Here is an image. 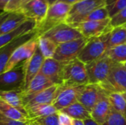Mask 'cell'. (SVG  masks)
<instances>
[{
  "label": "cell",
  "mask_w": 126,
  "mask_h": 125,
  "mask_svg": "<svg viewBox=\"0 0 126 125\" xmlns=\"http://www.w3.org/2000/svg\"><path fill=\"white\" fill-rule=\"evenodd\" d=\"M71 6V4L62 1H58L49 5L44 20L35 28L38 37L42 36L52 28L65 23Z\"/></svg>",
  "instance_id": "obj_1"
},
{
  "label": "cell",
  "mask_w": 126,
  "mask_h": 125,
  "mask_svg": "<svg viewBox=\"0 0 126 125\" xmlns=\"http://www.w3.org/2000/svg\"><path fill=\"white\" fill-rule=\"evenodd\" d=\"M110 32H109L98 37L89 38L79 54L78 59L86 65L103 56L109 49Z\"/></svg>",
  "instance_id": "obj_2"
},
{
  "label": "cell",
  "mask_w": 126,
  "mask_h": 125,
  "mask_svg": "<svg viewBox=\"0 0 126 125\" xmlns=\"http://www.w3.org/2000/svg\"><path fill=\"white\" fill-rule=\"evenodd\" d=\"M61 81L63 85H84L89 84V77L86 64L76 58L64 63Z\"/></svg>",
  "instance_id": "obj_3"
},
{
  "label": "cell",
  "mask_w": 126,
  "mask_h": 125,
  "mask_svg": "<svg viewBox=\"0 0 126 125\" xmlns=\"http://www.w3.org/2000/svg\"><path fill=\"white\" fill-rule=\"evenodd\" d=\"M106 0H80L71 6L65 23L74 25L83 20L94 10L105 6Z\"/></svg>",
  "instance_id": "obj_4"
},
{
  "label": "cell",
  "mask_w": 126,
  "mask_h": 125,
  "mask_svg": "<svg viewBox=\"0 0 126 125\" xmlns=\"http://www.w3.org/2000/svg\"><path fill=\"white\" fill-rule=\"evenodd\" d=\"M108 94L126 92V70L123 63L114 62L107 79L99 84Z\"/></svg>",
  "instance_id": "obj_5"
},
{
  "label": "cell",
  "mask_w": 126,
  "mask_h": 125,
  "mask_svg": "<svg viewBox=\"0 0 126 125\" xmlns=\"http://www.w3.org/2000/svg\"><path fill=\"white\" fill-rule=\"evenodd\" d=\"M27 61V60L20 63L12 70L0 74V91H24Z\"/></svg>",
  "instance_id": "obj_6"
},
{
  "label": "cell",
  "mask_w": 126,
  "mask_h": 125,
  "mask_svg": "<svg viewBox=\"0 0 126 125\" xmlns=\"http://www.w3.org/2000/svg\"><path fill=\"white\" fill-rule=\"evenodd\" d=\"M89 38H81L58 45L53 58L62 63H69L78 58Z\"/></svg>",
  "instance_id": "obj_7"
},
{
  "label": "cell",
  "mask_w": 126,
  "mask_h": 125,
  "mask_svg": "<svg viewBox=\"0 0 126 125\" xmlns=\"http://www.w3.org/2000/svg\"><path fill=\"white\" fill-rule=\"evenodd\" d=\"M114 62L105 54L100 58L86 65L89 83L100 84L104 82L110 72Z\"/></svg>",
  "instance_id": "obj_8"
},
{
  "label": "cell",
  "mask_w": 126,
  "mask_h": 125,
  "mask_svg": "<svg viewBox=\"0 0 126 125\" xmlns=\"http://www.w3.org/2000/svg\"><path fill=\"white\" fill-rule=\"evenodd\" d=\"M49 7L47 0H27L18 13L24 15L27 19L34 21L37 27L44 20Z\"/></svg>",
  "instance_id": "obj_9"
},
{
  "label": "cell",
  "mask_w": 126,
  "mask_h": 125,
  "mask_svg": "<svg viewBox=\"0 0 126 125\" xmlns=\"http://www.w3.org/2000/svg\"><path fill=\"white\" fill-rule=\"evenodd\" d=\"M84 85H60L57 91L56 97L52 103L58 111L78 102L79 96Z\"/></svg>",
  "instance_id": "obj_10"
},
{
  "label": "cell",
  "mask_w": 126,
  "mask_h": 125,
  "mask_svg": "<svg viewBox=\"0 0 126 125\" xmlns=\"http://www.w3.org/2000/svg\"><path fill=\"white\" fill-rule=\"evenodd\" d=\"M41 37L47 38L58 45L83 38L76 28L66 23H62L52 28Z\"/></svg>",
  "instance_id": "obj_11"
},
{
  "label": "cell",
  "mask_w": 126,
  "mask_h": 125,
  "mask_svg": "<svg viewBox=\"0 0 126 125\" xmlns=\"http://www.w3.org/2000/svg\"><path fill=\"white\" fill-rule=\"evenodd\" d=\"M38 37L36 36L18 46L14 51L7 62L4 72H7L12 70L20 63L31 58L38 48Z\"/></svg>",
  "instance_id": "obj_12"
},
{
  "label": "cell",
  "mask_w": 126,
  "mask_h": 125,
  "mask_svg": "<svg viewBox=\"0 0 126 125\" xmlns=\"http://www.w3.org/2000/svg\"><path fill=\"white\" fill-rule=\"evenodd\" d=\"M110 21L111 18L103 21H84L71 26L76 28L84 38H92L111 32L113 28L110 24Z\"/></svg>",
  "instance_id": "obj_13"
},
{
  "label": "cell",
  "mask_w": 126,
  "mask_h": 125,
  "mask_svg": "<svg viewBox=\"0 0 126 125\" xmlns=\"http://www.w3.org/2000/svg\"><path fill=\"white\" fill-rule=\"evenodd\" d=\"M108 96L107 92L99 84L89 83L84 86L78 102L81 103L91 112L94 105L101 99Z\"/></svg>",
  "instance_id": "obj_14"
},
{
  "label": "cell",
  "mask_w": 126,
  "mask_h": 125,
  "mask_svg": "<svg viewBox=\"0 0 126 125\" xmlns=\"http://www.w3.org/2000/svg\"><path fill=\"white\" fill-rule=\"evenodd\" d=\"M60 85H54L41 91L23 96V103L25 109L37 105H52Z\"/></svg>",
  "instance_id": "obj_15"
},
{
  "label": "cell",
  "mask_w": 126,
  "mask_h": 125,
  "mask_svg": "<svg viewBox=\"0 0 126 125\" xmlns=\"http://www.w3.org/2000/svg\"><path fill=\"white\" fill-rule=\"evenodd\" d=\"M36 36H38L37 32L35 29H34L30 32H28L27 34H24L15 38L9 43H7V45L0 49V74L4 73V68L14 51L18 46H20L23 43L27 42L28 41L32 39Z\"/></svg>",
  "instance_id": "obj_16"
},
{
  "label": "cell",
  "mask_w": 126,
  "mask_h": 125,
  "mask_svg": "<svg viewBox=\"0 0 126 125\" xmlns=\"http://www.w3.org/2000/svg\"><path fill=\"white\" fill-rule=\"evenodd\" d=\"M45 58L41 54L38 46L36 49L34 55L32 57L27 61L26 71H25V77H24V91L28 87L29 84L32 81V80L40 72L43 63Z\"/></svg>",
  "instance_id": "obj_17"
},
{
  "label": "cell",
  "mask_w": 126,
  "mask_h": 125,
  "mask_svg": "<svg viewBox=\"0 0 126 125\" xmlns=\"http://www.w3.org/2000/svg\"><path fill=\"white\" fill-rule=\"evenodd\" d=\"M63 64L54 58H47L44 60L39 73L50 79L55 85H61V74Z\"/></svg>",
  "instance_id": "obj_18"
},
{
  "label": "cell",
  "mask_w": 126,
  "mask_h": 125,
  "mask_svg": "<svg viewBox=\"0 0 126 125\" xmlns=\"http://www.w3.org/2000/svg\"><path fill=\"white\" fill-rule=\"evenodd\" d=\"M35 27L36 24L34 21L27 19L22 24H21L15 30L0 36V49L7 45V43H9L15 38L33 31L34 29H35Z\"/></svg>",
  "instance_id": "obj_19"
},
{
  "label": "cell",
  "mask_w": 126,
  "mask_h": 125,
  "mask_svg": "<svg viewBox=\"0 0 126 125\" xmlns=\"http://www.w3.org/2000/svg\"><path fill=\"white\" fill-rule=\"evenodd\" d=\"M112 107L108 97L101 99L91 111V118L99 125H103L111 113Z\"/></svg>",
  "instance_id": "obj_20"
},
{
  "label": "cell",
  "mask_w": 126,
  "mask_h": 125,
  "mask_svg": "<svg viewBox=\"0 0 126 125\" xmlns=\"http://www.w3.org/2000/svg\"><path fill=\"white\" fill-rule=\"evenodd\" d=\"M0 99L16 108L24 114L27 115L23 103V90H14L8 91H0Z\"/></svg>",
  "instance_id": "obj_21"
},
{
  "label": "cell",
  "mask_w": 126,
  "mask_h": 125,
  "mask_svg": "<svg viewBox=\"0 0 126 125\" xmlns=\"http://www.w3.org/2000/svg\"><path fill=\"white\" fill-rule=\"evenodd\" d=\"M55 85L50 79L38 73L30 82L28 87L23 91V96H28L43 90H45Z\"/></svg>",
  "instance_id": "obj_22"
},
{
  "label": "cell",
  "mask_w": 126,
  "mask_h": 125,
  "mask_svg": "<svg viewBox=\"0 0 126 125\" xmlns=\"http://www.w3.org/2000/svg\"><path fill=\"white\" fill-rule=\"evenodd\" d=\"M27 20L26 17L19 13H11L0 25V36L7 34L22 24Z\"/></svg>",
  "instance_id": "obj_23"
},
{
  "label": "cell",
  "mask_w": 126,
  "mask_h": 125,
  "mask_svg": "<svg viewBox=\"0 0 126 125\" xmlns=\"http://www.w3.org/2000/svg\"><path fill=\"white\" fill-rule=\"evenodd\" d=\"M60 112L68 115L73 119L85 121L92 119L91 112L79 102H76L72 104L71 105L61 110Z\"/></svg>",
  "instance_id": "obj_24"
},
{
  "label": "cell",
  "mask_w": 126,
  "mask_h": 125,
  "mask_svg": "<svg viewBox=\"0 0 126 125\" xmlns=\"http://www.w3.org/2000/svg\"><path fill=\"white\" fill-rule=\"evenodd\" d=\"M26 111L30 120L48 116L58 112L53 105H37L27 108Z\"/></svg>",
  "instance_id": "obj_25"
},
{
  "label": "cell",
  "mask_w": 126,
  "mask_h": 125,
  "mask_svg": "<svg viewBox=\"0 0 126 125\" xmlns=\"http://www.w3.org/2000/svg\"><path fill=\"white\" fill-rule=\"evenodd\" d=\"M0 113L4 116L19 122H29L27 115L24 114L16 108L11 106L4 101L0 99Z\"/></svg>",
  "instance_id": "obj_26"
},
{
  "label": "cell",
  "mask_w": 126,
  "mask_h": 125,
  "mask_svg": "<svg viewBox=\"0 0 126 125\" xmlns=\"http://www.w3.org/2000/svg\"><path fill=\"white\" fill-rule=\"evenodd\" d=\"M38 46L44 57L47 59L53 58L58 47V44L47 38L39 37L38 38Z\"/></svg>",
  "instance_id": "obj_27"
},
{
  "label": "cell",
  "mask_w": 126,
  "mask_h": 125,
  "mask_svg": "<svg viewBox=\"0 0 126 125\" xmlns=\"http://www.w3.org/2000/svg\"><path fill=\"white\" fill-rule=\"evenodd\" d=\"M126 43V29L124 26L114 27L111 32L109 41V49Z\"/></svg>",
  "instance_id": "obj_28"
},
{
  "label": "cell",
  "mask_w": 126,
  "mask_h": 125,
  "mask_svg": "<svg viewBox=\"0 0 126 125\" xmlns=\"http://www.w3.org/2000/svg\"><path fill=\"white\" fill-rule=\"evenodd\" d=\"M106 55L116 63H123L126 62V43L109 49Z\"/></svg>",
  "instance_id": "obj_29"
},
{
  "label": "cell",
  "mask_w": 126,
  "mask_h": 125,
  "mask_svg": "<svg viewBox=\"0 0 126 125\" xmlns=\"http://www.w3.org/2000/svg\"><path fill=\"white\" fill-rule=\"evenodd\" d=\"M108 99L113 109L123 114L124 113L126 108V100L123 94L118 92L111 93L109 94Z\"/></svg>",
  "instance_id": "obj_30"
},
{
  "label": "cell",
  "mask_w": 126,
  "mask_h": 125,
  "mask_svg": "<svg viewBox=\"0 0 126 125\" xmlns=\"http://www.w3.org/2000/svg\"><path fill=\"white\" fill-rule=\"evenodd\" d=\"M105 4L110 18L126 7V0H106Z\"/></svg>",
  "instance_id": "obj_31"
},
{
  "label": "cell",
  "mask_w": 126,
  "mask_h": 125,
  "mask_svg": "<svg viewBox=\"0 0 126 125\" xmlns=\"http://www.w3.org/2000/svg\"><path fill=\"white\" fill-rule=\"evenodd\" d=\"M110 18L109 12L105 6H103L101 7H99L94 11H92L84 20V21H103Z\"/></svg>",
  "instance_id": "obj_32"
},
{
  "label": "cell",
  "mask_w": 126,
  "mask_h": 125,
  "mask_svg": "<svg viewBox=\"0 0 126 125\" xmlns=\"http://www.w3.org/2000/svg\"><path fill=\"white\" fill-rule=\"evenodd\" d=\"M103 125H126V120L123 113L112 108L111 113Z\"/></svg>",
  "instance_id": "obj_33"
},
{
  "label": "cell",
  "mask_w": 126,
  "mask_h": 125,
  "mask_svg": "<svg viewBox=\"0 0 126 125\" xmlns=\"http://www.w3.org/2000/svg\"><path fill=\"white\" fill-rule=\"evenodd\" d=\"M110 24L112 28L126 24V7L111 18Z\"/></svg>",
  "instance_id": "obj_34"
},
{
  "label": "cell",
  "mask_w": 126,
  "mask_h": 125,
  "mask_svg": "<svg viewBox=\"0 0 126 125\" xmlns=\"http://www.w3.org/2000/svg\"><path fill=\"white\" fill-rule=\"evenodd\" d=\"M58 113H55V114L48 116L32 119L31 121L38 122V123L43 125H59V120H58Z\"/></svg>",
  "instance_id": "obj_35"
},
{
  "label": "cell",
  "mask_w": 126,
  "mask_h": 125,
  "mask_svg": "<svg viewBox=\"0 0 126 125\" xmlns=\"http://www.w3.org/2000/svg\"><path fill=\"white\" fill-rule=\"evenodd\" d=\"M29 122L16 121L11 119H8L0 113V125H28Z\"/></svg>",
  "instance_id": "obj_36"
},
{
  "label": "cell",
  "mask_w": 126,
  "mask_h": 125,
  "mask_svg": "<svg viewBox=\"0 0 126 125\" xmlns=\"http://www.w3.org/2000/svg\"><path fill=\"white\" fill-rule=\"evenodd\" d=\"M58 120L59 125H73V119L68 115L58 111Z\"/></svg>",
  "instance_id": "obj_37"
},
{
  "label": "cell",
  "mask_w": 126,
  "mask_h": 125,
  "mask_svg": "<svg viewBox=\"0 0 126 125\" xmlns=\"http://www.w3.org/2000/svg\"><path fill=\"white\" fill-rule=\"evenodd\" d=\"M10 0H0V13L4 11V9Z\"/></svg>",
  "instance_id": "obj_38"
},
{
  "label": "cell",
  "mask_w": 126,
  "mask_h": 125,
  "mask_svg": "<svg viewBox=\"0 0 126 125\" xmlns=\"http://www.w3.org/2000/svg\"><path fill=\"white\" fill-rule=\"evenodd\" d=\"M10 13H6V12H3L1 13H0V25L2 24V22L7 18V16L9 15Z\"/></svg>",
  "instance_id": "obj_39"
},
{
  "label": "cell",
  "mask_w": 126,
  "mask_h": 125,
  "mask_svg": "<svg viewBox=\"0 0 126 125\" xmlns=\"http://www.w3.org/2000/svg\"><path fill=\"white\" fill-rule=\"evenodd\" d=\"M84 123H85V125H99L97 123H96L93 119H92L85 120Z\"/></svg>",
  "instance_id": "obj_40"
},
{
  "label": "cell",
  "mask_w": 126,
  "mask_h": 125,
  "mask_svg": "<svg viewBox=\"0 0 126 125\" xmlns=\"http://www.w3.org/2000/svg\"><path fill=\"white\" fill-rule=\"evenodd\" d=\"M73 125H85V123L83 120L73 119Z\"/></svg>",
  "instance_id": "obj_41"
},
{
  "label": "cell",
  "mask_w": 126,
  "mask_h": 125,
  "mask_svg": "<svg viewBox=\"0 0 126 125\" xmlns=\"http://www.w3.org/2000/svg\"><path fill=\"white\" fill-rule=\"evenodd\" d=\"M61 1H64V2H66V3H68V4H69L72 5L73 4H75V3L78 2L79 0H61Z\"/></svg>",
  "instance_id": "obj_42"
},
{
  "label": "cell",
  "mask_w": 126,
  "mask_h": 125,
  "mask_svg": "<svg viewBox=\"0 0 126 125\" xmlns=\"http://www.w3.org/2000/svg\"><path fill=\"white\" fill-rule=\"evenodd\" d=\"M47 1L49 2V4L51 5V4H54V3H55V2H57L58 1H61V0H47Z\"/></svg>",
  "instance_id": "obj_43"
},
{
  "label": "cell",
  "mask_w": 126,
  "mask_h": 125,
  "mask_svg": "<svg viewBox=\"0 0 126 125\" xmlns=\"http://www.w3.org/2000/svg\"><path fill=\"white\" fill-rule=\"evenodd\" d=\"M17 1H18V2H20V3L23 5V4H24V2H25V1H27V0H17ZM21 7H22V6H21Z\"/></svg>",
  "instance_id": "obj_44"
},
{
  "label": "cell",
  "mask_w": 126,
  "mask_h": 125,
  "mask_svg": "<svg viewBox=\"0 0 126 125\" xmlns=\"http://www.w3.org/2000/svg\"><path fill=\"white\" fill-rule=\"evenodd\" d=\"M31 121V120H30ZM32 123H33V125H41V124H39V123H38V122H33V121H31Z\"/></svg>",
  "instance_id": "obj_45"
},
{
  "label": "cell",
  "mask_w": 126,
  "mask_h": 125,
  "mask_svg": "<svg viewBox=\"0 0 126 125\" xmlns=\"http://www.w3.org/2000/svg\"><path fill=\"white\" fill-rule=\"evenodd\" d=\"M123 96L124 97L125 99H126V92H125V93H123Z\"/></svg>",
  "instance_id": "obj_46"
},
{
  "label": "cell",
  "mask_w": 126,
  "mask_h": 125,
  "mask_svg": "<svg viewBox=\"0 0 126 125\" xmlns=\"http://www.w3.org/2000/svg\"><path fill=\"white\" fill-rule=\"evenodd\" d=\"M28 125H33V123L30 120V122H29V123H28Z\"/></svg>",
  "instance_id": "obj_47"
},
{
  "label": "cell",
  "mask_w": 126,
  "mask_h": 125,
  "mask_svg": "<svg viewBox=\"0 0 126 125\" xmlns=\"http://www.w3.org/2000/svg\"><path fill=\"white\" fill-rule=\"evenodd\" d=\"M123 115H124V116H125V119H126V111H125V112H124V113H123Z\"/></svg>",
  "instance_id": "obj_48"
},
{
  "label": "cell",
  "mask_w": 126,
  "mask_h": 125,
  "mask_svg": "<svg viewBox=\"0 0 126 125\" xmlns=\"http://www.w3.org/2000/svg\"><path fill=\"white\" fill-rule=\"evenodd\" d=\"M123 65L124 66V67H125V69H126V63H123Z\"/></svg>",
  "instance_id": "obj_49"
},
{
  "label": "cell",
  "mask_w": 126,
  "mask_h": 125,
  "mask_svg": "<svg viewBox=\"0 0 126 125\" xmlns=\"http://www.w3.org/2000/svg\"><path fill=\"white\" fill-rule=\"evenodd\" d=\"M123 26H124V27H126V24H125V25H123Z\"/></svg>",
  "instance_id": "obj_50"
},
{
  "label": "cell",
  "mask_w": 126,
  "mask_h": 125,
  "mask_svg": "<svg viewBox=\"0 0 126 125\" xmlns=\"http://www.w3.org/2000/svg\"><path fill=\"white\" fill-rule=\"evenodd\" d=\"M79 1H80V0H79Z\"/></svg>",
  "instance_id": "obj_51"
}]
</instances>
